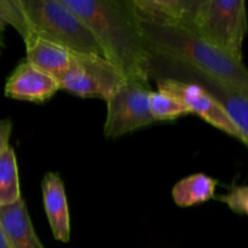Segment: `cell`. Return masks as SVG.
<instances>
[{
	"mask_svg": "<svg viewBox=\"0 0 248 248\" xmlns=\"http://www.w3.org/2000/svg\"><path fill=\"white\" fill-rule=\"evenodd\" d=\"M85 22L125 79L149 82L150 53L127 0H62Z\"/></svg>",
	"mask_w": 248,
	"mask_h": 248,
	"instance_id": "obj_1",
	"label": "cell"
},
{
	"mask_svg": "<svg viewBox=\"0 0 248 248\" xmlns=\"http://www.w3.org/2000/svg\"><path fill=\"white\" fill-rule=\"evenodd\" d=\"M140 27L150 55L186 65L248 96V68L244 62L225 55L188 29L142 22Z\"/></svg>",
	"mask_w": 248,
	"mask_h": 248,
	"instance_id": "obj_2",
	"label": "cell"
},
{
	"mask_svg": "<svg viewBox=\"0 0 248 248\" xmlns=\"http://www.w3.org/2000/svg\"><path fill=\"white\" fill-rule=\"evenodd\" d=\"M248 29L245 0H196L188 31L239 62Z\"/></svg>",
	"mask_w": 248,
	"mask_h": 248,
	"instance_id": "obj_3",
	"label": "cell"
},
{
	"mask_svg": "<svg viewBox=\"0 0 248 248\" xmlns=\"http://www.w3.org/2000/svg\"><path fill=\"white\" fill-rule=\"evenodd\" d=\"M31 31L75 53L103 56L85 22L62 0H21Z\"/></svg>",
	"mask_w": 248,
	"mask_h": 248,
	"instance_id": "obj_4",
	"label": "cell"
},
{
	"mask_svg": "<svg viewBox=\"0 0 248 248\" xmlns=\"http://www.w3.org/2000/svg\"><path fill=\"white\" fill-rule=\"evenodd\" d=\"M125 78L106 57L73 52L69 68L57 78L60 90L79 98L107 99L120 87Z\"/></svg>",
	"mask_w": 248,
	"mask_h": 248,
	"instance_id": "obj_5",
	"label": "cell"
},
{
	"mask_svg": "<svg viewBox=\"0 0 248 248\" xmlns=\"http://www.w3.org/2000/svg\"><path fill=\"white\" fill-rule=\"evenodd\" d=\"M150 78H172L182 81L194 82L205 89L228 114L237 130L245 138V145L248 148V96L236 90L228 87L211 78L200 74L196 70L174 61L164 60L150 55Z\"/></svg>",
	"mask_w": 248,
	"mask_h": 248,
	"instance_id": "obj_6",
	"label": "cell"
},
{
	"mask_svg": "<svg viewBox=\"0 0 248 248\" xmlns=\"http://www.w3.org/2000/svg\"><path fill=\"white\" fill-rule=\"evenodd\" d=\"M150 92L149 82L125 79L106 102L104 136L107 138H118L156 124L150 114Z\"/></svg>",
	"mask_w": 248,
	"mask_h": 248,
	"instance_id": "obj_7",
	"label": "cell"
},
{
	"mask_svg": "<svg viewBox=\"0 0 248 248\" xmlns=\"http://www.w3.org/2000/svg\"><path fill=\"white\" fill-rule=\"evenodd\" d=\"M157 90L171 92L186 106L190 114L198 115L213 127L239 140L245 144V138L234 125L223 107L199 85L189 81L172 79V78H153Z\"/></svg>",
	"mask_w": 248,
	"mask_h": 248,
	"instance_id": "obj_8",
	"label": "cell"
},
{
	"mask_svg": "<svg viewBox=\"0 0 248 248\" xmlns=\"http://www.w3.org/2000/svg\"><path fill=\"white\" fill-rule=\"evenodd\" d=\"M60 91L57 80L38 69L26 58L18 63L7 77L4 93L17 101L45 103Z\"/></svg>",
	"mask_w": 248,
	"mask_h": 248,
	"instance_id": "obj_9",
	"label": "cell"
},
{
	"mask_svg": "<svg viewBox=\"0 0 248 248\" xmlns=\"http://www.w3.org/2000/svg\"><path fill=\"white\" fill-rule=\"evenodd\" d=\"M136 18L159 27L189 29L196 0H127Z\"/></svg>",
	"mask_w": 248,
	"mask_h": 248,
	"instance_id": "obj_10",
	"label": "cell"
},
{
	"mask_svg": "<svg viewBox=\"0 0 248 248\" xmlns=\"http://www.w3.org/2000/svg\"><path fill=\"white\" fill-rule=\"evenodd\" d=\"M43 206L53 239L68 244L70 240V215L64 182L57 172H47L41 181Z\"/></svg>",
	"mask_w": 248,
	"mask_h": 248,
	"instance_id": "obj_11",
	"label": "cell"
},
{
	"mask_svg": "<svg viewBox=\"0 0 248 248\" xmlns=\"http://www.w3.org/2000/svg\"><path fill=\"white\" fill-rule=\"evenodd\" d=\"M0 227L9 248H45L36 235L26 201L0 206Z\"/></svg>",
	"mask_w": 248,
	"mask_h": 248,
	"instance_id": "obj_12",
	"label": "cell"
},
{
	"mask_svg": "<svg viewBox=\"0 0 248 248\" xmlns=\"http://www.w3.org/2000/svg\"><path fill=\"white\" fill-rule=\"evenodd\" d=\"M26 61L57 80L69 68L73 52L31 31L23 39Z\"/></svg>",
	"mask_w": 248,
	"mask_h": 248,
	"instance_id": "obj_13",
	"label": "cell"
},
{
	"mask_svg": "<svg viewBox=\"0 0 248 248\" xmlns=\"http://www.w3.org/2000/svg\"><path fill=\"white\" fill-rule=\"evenodd\" d=\"M218 181L205 173H194L177 182L171 190L178 207H193L215 199Z\"/></svg>",
	"mask_w": 248,
	"mask_h": 248,
	"instance_id": "obj_14",
	"label": "cell"
},
{
	"mask_svg": "<svg viewBox=\"0 0 248 248\" xmlns=\"http://www.w3.org/2000/svg\"><path fill=\"white\" fill-rule=\"evenodd\" d=\"M21 196L18 165L11 145L0 155V206L11 205Z\"/></svg>",
	"mask_w": 248,
	"mask_h": 248,
	"instance_id": "obj_15",
	"label": "cell"
},
{
	"mask_svg": "<svg viewBox=\"0 0 248 248\" xmlns=\"http://www.w3.org/2000/svg\"><path fill=\"white\" fill-rule=\"evenodd\" d=\"M149 109L155 123L174 121L190 115L189 109L178 97L164 90H152L149 94Z\"/></svg>",
	"mask_w": 248,
	"mask_h": 248,
	"instance_id": "obj_16",
	"label": "cell"
},
{
	"mask_svg": "<svg viewBox=\"0 0 248 248\" xmlns=\"http://www.w3.org/2000/svg\"><path fill=\"white\" fill-rule=\"evenodd\" d=\"M0 22L4 26L14 27L22 39L31 33V24L24 14L21 0H0Z\"/></svg>",
	"mask_w": 248,
	"mask_h": 248,
	"instance_id": "obj_17",
	"label": "cell"
},
{
	"mask_svg": "<svg viewBox=\"0 0 248 248\" xmlns=\"http://www.w3.org/2000/svg\"><path fill=\"white\" fill-rule=\"evenodd\" d=\"M215 199L225 203L232 212L248 216V186H232L227 194L215 196Z\"/></svg>",
	"mask_w": 248,
	"mask_h": 248,
	"instance_id": "obj_18",
	"label": "cell"
},
{
	"mask_svg": "<svg viewBox=\"0 0 248 248\" xmlns=\"http://www.w3.org/2000/svg\"><path fill=\"white\" fill-rule=\"evenodd\" d=\"M12 121L10 119L0 120V155L9 147V140L12 133Z\"/></svg>",
	"mask_w": 248,
	"mask_h": 248,
	"instance_id": "obj_19",
	"label": "cell"
},
{
	"mask_svg": "<svg viewBox=\"0 0 248 248\" xmlns=\"http://www.w3.org/2000/svg\"><path fill=\"white\" fill-rule=\"evenodd\" d=\"M0 248H9L6 240H5L4 232H2L1 230V227H0Z\"/></svg>",
	"mask_w": 248,
	"mask_h": 248,
	"instance_id": "obj_20",
	"label": "cell"
},
{
	"mask_svg": "<svg viewBox=\"0 0 248 248\" xmlns=\"http://www.w3.org/2000/svg\"><path fill=\"white\" fill-rule=\"evenodd\" d=\"M5 28H6V27H5L4 24L0 23V43H2V44H5V41H4V31H5Z\"/></svg>",
	"mask_w": 248,
	"mask_h": 248,
	"instance_id": "obj_21",
	"label": "cell"
},
{
	"mask_svg": "<svg viewBox=\"0 0 248 248\" xmlns=\"http://www.w3.org/2000/svg\"><path fill=\"white\" fill-rule=\"evenodd\" d=\"M4 48H5V44L0 43V53L2 52V50H4Z\"/></svg>",
	"mask_w": 248,
	"mask_h": 248,
	"instance_id": "obj_22",
	"label": "cell"
}]
</instances>
